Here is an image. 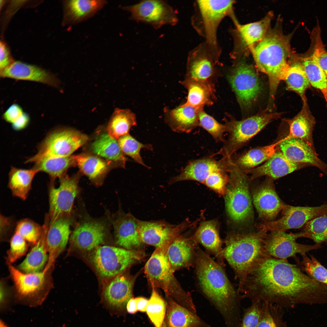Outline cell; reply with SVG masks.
<instances>
[{
	"label": "cell",
	"mask_w": 327,
	"mask_h": 327,
	"mask_svg": "<svg viewBox=\"0 0 327 327\" xmlns=\"http://www.w3.org/2000/svg\"><path fill=\"white\" fill-rule=\"evenodd\" d=\"M238 291L263 298L327 303V286L305 274L297 265L269 256L253 267Z\"/></svg>",
	"instance_id": "cell-1"
},
{
	"label": "cell",
	"mask_w": 327,
	"mask_h": 327,
	"mask_svg": "<svg viewBox=\"0 0 327 327\" xmlns=\"http://www.w3.org/2000/svg\"><path fill=\"white\" fill-rule=\"evenodd\" d=\"M258 69L268 76L269 84L268 106H274L279 84L285 80L289 66L290 48L288 38L279 31L274 30L251 48Z\"/></svg>",
	"instance_id": "cell-2"
},
{
	"label": "cell",
	"mask_w": 327,
	"mask_h": 327,
	"mask_svg": "<svg viewBox=\"0 0 327 327\" xmlns=\"http://www.w3.org/2000/svg\"><path fill=\"white\" fill-rule=\"evenodd\" d=\"M194 265L203 293L222 312H229L237 293L222 265L198 248L196 249Z\"/></svg>",
	"instance_id": "cell-3"
},
{
	"label": "cell",
	"mask_w": 327,
	"mask_h": 327,
	"mask_svg": "<svg viewBox=\"0 0 327 327\" xmlns=\"http://www.w3.org/2000/svg\"><path fill=\"white\" fill-rule=\"evenodd\" d=\"M267 234V232L259 230L231 233L226 237L223 255L238 280V288L242 286L253 267L261 259L269 256L264 247Z\"/></svg>",
	"instance_id": "cell-4"
},
{
	"label": "cell",
	"mask_w": 327,
	"mask_h": 327,
	"mask_svg": "<svg viewBox=\"0 0 327 327\" xmlns=\"http://www.w3.org/2000/svg\"><path fill=\"white\" fill-rule=\"evenodd\" d=\"M233 0H197L191 24L197 33L205 39L204 42L215 61L218 62L221 53L217 38L218 27L227 16L235 18Z\"/></svg>",
	"instance_id": "cell-5"
},
{
	"label": "cell",
	"mask_w": 327,
	"mask_h": 327,
	"mask_svg": "<svg viewBox=\"0 0 327 327\" xmlns=\"http://www.w3.org/2000/svg\"><path fill=\"white\" fill-rule=\"evenodd\" d=\"M167 247L156 248L145 264L144 271L152 288L162 289L183 306H194L191 296L181 287L175 278L167 254Z\"/></svg>",
	"instance_id": "cell-6"
},
{
	"label": "cell",
	"mask_w": 327,
	"mask_h": 327,
	"mask_svg": "<svg viewBox=\"0 0 327 327\" xmlns=\"http://www.w3.org/2000/svg\"><path fill=\"white\" fill-rule=\"evenodd\" d=\"M282 114L281 113L262 111L239 121L229 116L225 124L227 128L228 138L215 155L220 154L226 158H231L266 126L279 118Z\"/></svg>",
	"instance_id": "cell-7"
},
{
	"label": "cell",
	"mask_w": 327,
	"mask_h": 327,
	"mask_svg": "<svg viewBox=\"0 0 327 327\" xmlns=\"http://www.w3.org/2000/svg\"><path fill=\"white\" fill-rule=\"evenodd\" d=\"M229 181L224 196L228 214L233 222L238 223L250 222L253 218V212L246 174L229 160Z\"/></svg>",
	"instance_id": "cell-8"
},
{
	"label": "cell",
	"mask_w": 327,
	"mask_h": 327,
	"mask_svg": "<svg viewBox=\"0 0 327 327\" xmlns=\"http://www.w3.org/2000/svg\"><path fill=\"white\" fill-rule=\"evenodd\" d=\"M6 263L13 282V292L20 299L40 301L44 299L53 288L52 273L54 265L45 266L39 272L25 273L12 264Z\"/></svg>",
	"instance_id": "cell-9"
},
{
	"label": "cell",
	"mask_w": 327,
	"mask_h": 327,
	"mask_svg": "<svg viewBox=\"0 0 327 327\" xmlns=\"http://www.w3.org/2000/svg\"><path fill=\"white\" fill-rule=\"evenodd\" d=\"M143 252L114 246H99L94 249L92 261L98 273L106 278L121 274L145 256Z\"/></svg>",
	"instance_id": "cell-10"
},
{
	"label": "cell",
	"mask_w": 327,
	"mask_h": 327,
	"mask_svg": "<svg viewBox=\"0 0 327 327\" xmlns=\"http://www.w3.org/2000/svg\"><path fill=\"white\" fill-rule=\"evenodd\" d=\"M88 139L87 136L72 129L61 127L54 128L49 132L39 144L36 154L28 159L71 156L85 144Z\"/></svg>",
	"instance_id": "cell-11"
},
{
	"label": "cell",
	"mask_w": 327,
	"mask_h": 327,
	"mask_svg": "<svg viewBox=\"0 0 327 327\" xmlns=\"http://www.w3.org/2000/svg\"><path fill=\"white\" fill-rule=\"evenodd\" d=\"M227 78L240 107L244 109L249 108L262 91L254 68L244 60H240L233 65Z\"/></svg>",
	"instance_id": "cell-12"
},
{
	"label": "cell",
	"mask_w": 327,
	"mask_h": 327,
	"mask_svg": "<svg viewBox=\"0 0 327 327\" xmlns=\"http://www.w3.org/2000/svg\"><path fill=\"white\" fill-rule=\"evenodd\" d=\"M282 211V215L280 219L258 225L259 230L285 232L303 227L315 219L327 216V203L316 206H293L286 204Z\"/></svg>",
	"instance_id": "cell-13"
},
{
	"label": "cell",
	"mask_w": 327,
	"mask_h": 327,
	"mask_svg": "<svg viewBox=\"0 0 327 327\" xmlns=\"http://www.w3.org/2000/svg\"><path fill=\"white\" fill-rule=\"evenodd\" d=\"M122 8L130 13L131 19L150 25L155 28L165 25H174L178 21L174 9L163 0H143Z\"/></svg>",
	"instance_id": "cell-14"
},
{
	"label": "cell",
	"mask_w": 327,
	"mask_h": 327,
	"mask_svg": "<svg viewBox=\"0 0 327 327\" xmlns=\"http://www.w3.org/2000/svg\"><path fill=\"white\" fill-rule=\"evenodd\" d=\"M137 230L143 243L156 248L168 247L184 230L192 225L188 220L177 225L163 220L144 221L137 219Z\"/></svg>",
	"instance_id": "cell-15"
},
{
	"label": "cell",
	"mask_w": 327,
	"mask_h": 327,
	"mask_svg": "<svg viewBox=\"0 0 327 327\" xmlns=\"http://www.w3.org/2000/svg\"><path fill=\"white\" fill-rule=\"evenodd\" d=\"M302 237L301 232L287 233L285 231H274L267 234L264 247L267 254L273 258L287 260L290 257L307 254L309 251L322 247L321 245H306L297 243L296 239Z\"/></svg>",
	"instance_id": "cell-16"
},
{
	"label": "cell",
	"mask_w": 327,
	"mask_h": 327,
	"mask_svg": "<svg viewBox=\"0 0 327 327\" xmlns=\"http://www.w3.org/2000/svg\"><path fill=\"white\" fill-rule=\"evenodd\" d=\"M60 184L55 187L50 183L48 189L49 222L58 218L71 215L74 199L79 190L78 180L64 174L59 178Z\"/></svg>",
	"instance_id": "cell-17"
},
{
	"label": "cell",
	"mask_w": 327,
	"mask_h": 327,
	"mask_svg": "<svg viewBox=\"0 0 327 327\" xmlns=\"http://www.w3.org/2000/svg\"><path fill=\"white\" fill-rule=\"evenodd\" d=\"M273 180L269 178L252 192L253 201L259 217L265 222L274 220L286 204L276 192Z\"/></svg>",
	"instance_id": "cell-18"
},
{
	"label": "cell",
	"mask_w": 327,
	"mask_h": 327,
	"mask_svg": "<svg viewBox=\"0 0 327 327\" xmlns=\"http://www.w3.org/2000/svg\"><path fill=\"white\" fill-rule=\"evenodd\" d=\"M229 158L223 157L218 160L211 157L194 160L189 163L179 174L172 178L169 183L184 180H193L203 183L215 171H229Z\"/></svg>",
	"instance_id": "cell-19"
},
{
	"label": "cell",
	"mask_w": 327,
	"mask_h": 327,
	"mask_svg": "<svg viewBox=\"0 0 327 327\" xmlns=\"http://www.w3.org/2000/svg\"><path fill=\"white\" fill-rule=\"evenodd\" d=\"M278 146L280 151L290 160L316 167L327 175V164L319 158L315 149L301 140L287 136L280 140Z\"/></svg>",
	"instance_id": "cell-20"
},
{
	"label": "cell",
	"mask_w": 327,
	"mask_h": 327,
	"mask_svg": "<svg viewBox=\"0 0 327 327\" xmlns=\"http://www.w3.org/2000/svg\"><path fill=\"white\" fill-rule=\"evenodd\" d=\"M114 278L107 286L103 293L106 308L114 314L125 309L132 298L134 281V278L122 274Z\"/></svg>",
	"instance_id": "cell-21"
},
{
	"label": "cell",
	"mask_w": 327,
	"mask_h": 327,
	"mask_svg": "<svg viewBox=\"0 0 327 327\" xmlns=\"http://www.w3.org/2000/svg\"><path fill=\"white\" fill-rule=\"evenodd\" d=\"M0 75L3 78L34 81L56 88H59L60 84L58 78L51 72L36 65L18 61H14L1 71Z\"/></svg>",
	"instance_id": "cell-22"
},
{
	"label": "cell",
	"mask_w": 327,
	"mask_h": 327,
	"mask_svg": "<svg viewBox=\"0 0 327 327\" xmlns=\"http://www.w3.org/2000/svg\"><path fill=\"white\" fill-rule=\"evenodd\" d=\"M216 63L205 43L200 44L188 54L186 78L208 81L214 74Z\"/></svg>",
	"instance_id": "cell-23"
},
{
	"label": "cell",
	"mask_w": 327,
	"mask_h": 327,
	"mask_svg": "<svg viewBox=\"0 0 327 327\" xmlns=\"http://www.w3.org/2000/svg\"><path fill=\"white\" fill-rule=\"evenodd\" d=\"M71 223L70 215L61 216L49 222L46 235L48 260L46 266L54 265L56 260L66 247Z\"/></svg>",
	"instance_id": "cell-24"
},
{
	"label": "cell",
	"mask_w": 327,
	"mask_h": 327,
	"mask_svg": "<svg viewBox=\"0 0 327 327\" xmlns=\"http://www.w3.org/2000/svg\"><path fill=\"white\" fill-rule=\"evenodd\" d=\"M107 229L104 224L96 220H85L77 225L70 236L72 245L85 250L94 249L104 241Z\"/></svg>",
	"instance_id": "cell-25"
},
{
	"label": "cell",
	"mask_w": 327,
	"mask_h": 327,
	"mask_svg": "<svg viewBox=\"0 0 327 327\" xmlns=\"http://www.w3.org/2000/svg\"><path fill=\"white\" fill-rule=\"evenodd\" d=\"M310 165L293 162L280 151L275 154L261 165L243 172L251 174L250 179L266 176L273 180L284 176Z\"/></svg>",
	"instance_id": "cell-26"
},
{
	"label": "cell",
	"mask_w": 327,
	"mask_h": 327,
	"mask_svg": "<svg viewBox=\"0 0 327 327\" xmlns=\"http://www.w3.org/2000/svg\"><path fill=\"white\" fill-rule=\"evenodd\" d=\"M137 219L130 213H126L121 211L114 220L116 243L123 248L136 250L143 243L137 230Z\"/></svg>",
	"instance_id": "cell-27"
},
{
	"label": "cell",
	"mask_w": 327,
	"mask_h": 327,
	"mask_svg": "<svg viewBox=\"0 0 327 327\" xmlns=\"http://www.w3.org/2000/svg\"><path fill=\"white\" fill-rule=\"evenodd\" d=\"M197 244L191 238L181 234L168 246L167 256L173 272L183 268H189L194 264Z\"/></svg>",
	"instance_id": "cell-28"
},
{
	"label": "cell",
	"mask_w": 327,
	"mask_h": 327,
	"mask_svg": "<svg viewBox=\"0 0 327 327\" xmlns=\"http://www.w3.org/2000/svg\"><path fill=\"white\" fill-rule=\"evenodd\" d=\"M49 219L47 213L43 225L42 234L38 241L32 246L24 260L16 268L25 273L41 272L45 268L48 260L46 242V235Z\"/></svg>",
	"instance_id": "cell-29"
},
{
	"label": "cell",
	"mask_w": 327,
	"mask_h": 327,
	"mask_svg": "<svg viewBox=\"0 0 327 327\" xmlns=\"http://www.w3.org/2000/svg\"><path fill=\"white\" fill-rule=\"evenodd\" d=\"M200 109L184 104L172 109L165 108V120L174 131L189 133L200 126L198 118Z\"/></svg>",
	"instance_id": "cell-30"
},
{
	"label": "cell",
	"mask_w": 327,
	"mask_h": 327,
	"mask_svg": "<svg viewBox=\"0 0 327 327\" xmlns=\"http://www.w3.org/2000/svg\"><path fill=\"white\" fill-rule=\"evenodd\" d=\"M191 238L197 244L200 243L213 255L219 263L222 266L224 265L222 241L215 221H207L201 223Z\"/></svg>",
	"instance_id": "cell-31"
},
{
	"label": "cell",
	"mask_w": 327,
	"mask_h": 327,
	"mask_svg": "<svg viewBox=\"0 0 327 327\" xmlns=\"http://www.w3.org/2000/svg\"><path fill=\"white\" fill-rule=\"evenodd\" d=\"M167 327H209L194 313L167 296Z\"/></svg>",
	"instance_id": "cell-32"
},
{
	"label": "cell",
	"mask_w": 327,
	"mask_h": 327,
	"mask_svg": "<svg viewBox=\"0 0 327 327\" xmlns=\"http://www.w3.org/2000/svg\"><path fill=\"white\" fill-rule=\"evenodd\" d=\"M306 101L301 111L291 119H285L288 124L289 137L299 139L315 149L313 138V132L315 124V119L308 109Z\"/></svg>",
	"instance_id": "cell-33"
},
{
	"label": "cell",
	"mask_w": 327,
	"mask_h": 327,
	"mask_svg": "<svg viewBox=\"0 0 327 327\" xmlns=\"http://www.w3.org/2000/svg\"><path fill=\"white\" fill-rule=\"evenodd\" d=\"M271 17V14H269L258 21L244 25L233 20L241 46L252 48L261 40L267 32Z\"/></svg>",
	"instance_id": "cell-34"
},
{
	"label": "cell",
	"mask_w": 327,
	"mask_h": 327,
	"mask_svg": "<svg viewBox=\"0 0 327 327\" xmlns=\"http://www.w3.org/2000/svg\"><path fill=\"white\" fill-rule=\"evenodd\" d=\"M26 163L34 164L33 168L39 172L47 174L50 179V183H54L55 180L65 174L68 169L76 165L74 155L66 157H45L28 160Z\"/></svg>",
	"instance_id": "cell-35"
},
{
	"label": "cell",
	"mask_w": 327,
	"mask_h": 327,
	"mask_svg": "<svg viewBox=\"0 0 327 327\" xmlns=\"http://www.w3.org/2000/svg\"><path fill=\"white\" fill-rule=\"evenodd\" d=\"M188 91L186 102L183 104L198 109L213 103L214 89L208 81H200L186 78L181 82Z\"/></svg>",
	"instance_id": "cell-36"
},
{
	"label": "cell",
	"mask_w": 327,
	"mask_h": 327,
	"mask_svg": "<svg viewBox=\"0 0 327 327\" xmlns=\"http://www.w3.org/2000/svg\"><path fill=\"white\" fill-rule=\"evenodd\" d=\"M280 140L272 144L250 150L235 158L231 159L233 164L243 172L254 168L266 162L276 151Z\"/></svg>",
	"instance_id": "cell-37"
},
{
	"label": "cell",
	"mask_w": 327,
	"mask_h": 327,
	"mask_svg": "<svg viewBox=\"0 0 327 327\" xmlns=\"http://www.w3.org/2000/svg\"><path fill=\"white\" fill-rule=\"evenodd\" d=\"M38 172L33 168L25 169L12 167L8 174V186L12 195L23 200L26 199L33 179Z\"/></svg>",
	"instance_id": "cell-38"
},
{
	"label": "cell",
	"mask_w": 327,
	"mask_h": 327,
	"mask_svg": "<svg viewBox=\"0 0 327 327\" xmlns=\"http://www.w3.org/2000/svg\"><path fill=\"white\" fill-rule=\"evenodd\" d=\"M91 148L95 154L125 167L127 159L118 142L108 133H104L98 136L92 144Z\"/></svg>",
	"instance_id": "cell-39"
},
{
	"label": "cell",
	"mask_w": 327,
	"mask_h": 327,
	"mask_svg": "<svg viewBox=\"0 0 327 327\" xmlns=\"http://www.w3.org/2000/svg\"><path fill=\"white\" fill-rule=\"evenodd\" d=\"M105 0H72L67 2V15L71 22L77 24L93 16L106 4Z\"/></svg>",
	"instance_id": "cell-40"
},
{
	"label": "cell",
	"mask_w": 327,
	"mask_h": 327,
	"mask_svg": "<svg viewBox=\"0 0 327 327\" xmlns=\"http://www.w3.org/2000/svg\"><path fill=\"white\" fill-rule=\"evenodd\" d=\"M74 157L81 171L92 180L97 181L102 178L109 169V162L97 156L82 154Z\"/></svg>",
	"instance_id": "cell-41"
},
{
	"label": "cell",
	"mask_w": 327,
	"mask_h": 327,
	"mask_svg": "<svg viewBox=\"0 0 327 327\" xmlns=\"http://www.w3.org/2000/svg\"><path fill=\"white\" fill-rule=\"evenodd\" d=\"M135 114L128 109L116 108L108 124V134L116 139L129 134L131 128L137 125Z\"/></svg>",
	"instance_id": "cell-42"
},
{
	"label": "cell",
	"mask_w": 327,
	"mask_h": 327,
	"mask_svg": "<svg viewBox=\"0 0 327 327\" xmlns=\"http://www.w3.org/2000/svg\"><path fill=\"white\" fill-rule=\"evenodd\" d=\"M285 80L288 89L298 94L303 101H306L305 92L309 82L301 63L295 62L289 64Z\"/></svg>",
	"instance_id": "cell-43"
},
{
	"label": "cell",
	"mask_w": 327,
	"mask_h": 327,
	"mask_svg": "<svg viewBox=\"0 0 327 327\" xmlns=\"http://www.w3.org/2000/svg\"><path fill=\"white\" fill-rule=\"evenodd\" d=\"M164 300L156 290L152 288L148 300L146 312L155 327H161L166 315L167 306Z\"/></svg>",
	"instance_id": "cell-44"
},
{
	"label": "cell",
	"mask_w": 327,
	"mask_h": 327,
	"mask_svg": "<svg viewBox=\"0 0 327 327\" xmlns=\"http://www.w3.org/2000/svg\"><path fill=\"white\" fill-rule=\"evenodd\" d=\"M301 256L302 260L296 261L301 269L313 279L327 286V269L312 255Z\"/></svg>",
	"instance_id": "cell-45"
},
{
	"label": "cell",
	"mask_w": 327,
	"mask_h": 327,
	"mask_svg": "<svg viewBox=\"0 0 327 327\" xmlns=\"http://www.w3.org/2000/svg\"><path fill=\"white\" fill-rule=\"evenodd\" d=\"M303 227V237L311 239L316 244H327V216L315 219Z\"/></svg>",
	"instance_id": "cell-46"
},
{
	"label": "cell",
	"mask_w": 327,
	"mask_h": 327,
	"mask_svg": "<svg viewBox=\"0 0 327 327\" xmlns=\"http://www.w3.org/2000/svg\"><path fill=\"white\" fill-rule=\"evenodd\" d=\"M117 141L123 153L131 157L137 163L149 168L144 163L140 152L142 149L153 150L152 145L141 143L129 134L119 137Z\"/></svg>",
	"instance_id": "cell-47"
},
{
	"label": "cell",
	"mask_w": 327,
	"mask_h": 327,
	"mask_svg": "<svg viewBox=\"0 0 327 327\" xmlns=\"http://www.w3.org/2000/svg\"><path fill=\"white\" fill-rule=\"evenodd\" d=\"M302 64L309 83L321 90L327 87V78L325 73L312 56L305 58Z\"/></svg>",
	"instance_id": "cell-48"
},
{
	"label": "cell",
	"mask_w": 327,
	"mask_h": 327,
	"mask_svg": "<svg viewBox=\"0 0 327 327\" xmlns=\"http://www.w3.org/2000/svg\"><path fill=\"white\" fill-rule=\"evenodd\" d=\"M43 226L32 220L25 218L17 222L15 232L18 233L32 246L39 240L43 232Z\"/></svg>",
	"instance_id": "cell-49"
},
{
	"label": "cell",
	"mask_w": 327,
	"mask_h": 327,
	"mask_svg": "<svg viewBox=\"0 0 327 327\" xmlns=\"http://www.w3.org/2000/svg\"><path fill=\"white\" fill-rule=\"evenodd\" d=\"M199 125L206 130L216 142L225 140L224 134L227 132L226 125L219 123L213 117L206 113L203 109L198 112Z\"/></svg>",
	"instance_id": "cell-50"
},
{
	"label": "cell",
	"mask_w": 327,
	"mask_h": 327,
	"mask_svg": "<svg viewBox=\"0 0 327 327\" xmlns=\"http://www.w3.org/2000/svg\"><path fill=\"white\" fill-rule=\"evenodd\" d=\"M9 242L10 248L7 252L6 262L12 264L26 253L29 245L22 237L15 232L11 237Z\"/></svg>",
	"instance_id": "cell-51"
},
{
	"label": "cell",
	"mask_w": 327,
	"mask_h": 327,
	"mask_svg": "<svg viewBox=\"0 0 327 327\" xmlns=\"http://www.w3.org/2000/svg\"><path fill=\"white\" fill-rule=\"evenodd\" d=\"M229 179V171H217L210 174L203 183L217 193L224 196Z\"/></svg>",
	"instance_id": "cell-52"
},
{
	"label": "cell",
	"mask_w": 327,
	"mask_h": 327,
	"mask_svg": "<svg viewBox=\"0 0 327 327\" xmlns=\"http://www.w3.org/2000/svg\"><path fill=\"white\" fill-rule=\"evenodd\" d=\"M311 56L323 71L327 78V51L320 36H317L316 37L313 53Z\"/></svg>",
	"instance_id": "cell-53"
},
{
	"label": "cell",
	"mask_w": 327,
	"mask_h": 327,
	"mask_svg": "<svg viewBox=\"0 0 327 327\" xmlns=\"http://www.w3.org/2000/svg\"><path fill=\"white\" fill-rule=\"evenodd\" d=\"M16 224L12 218L7 217L0 214V237L1 241L9 242L14 234V229H15Z\"/></svg>",
	"instance_id": "cell-54"
},
{
	"label": "cell",
	"mask_w": 327,
	"mask_h": 327,
	"mask_svg": "<svg viewBox=\"0 0 327 327\" xmlns=\"http://www.w3.org/2000/svg\"><path fill=\"white\" fill-rule=\"evenodd\" d=\"M260 312L256 306H253L245 315L242 327H257L260 321Z\"/></svg>",
	"instance_id": "cell-55"
},
{
	"label": "cell",
	"mask_w": 327,
	"mask_h": 327,
	"mask_svg": "<svg viewBox=\"0 0 327 327\" xmlns=\"http://www.w3.org/2000/svg\"><path fill=\"white\" fill-rule=\"evenodd\" d=\"M24 112L21 107L19 105L13 104L4 113L3 118L5 121L12 124L19 119Z\"/></svg>",
	"instance_id": "cell-56"
},
{
	"label": "cell",
	"mask_w": 327,
	"mask_h": 327,
	"mask_svg": "<svg viewBox=\"0 0 327 327\" xmlns=\"http://www.w3.org/2000/svg\"><path fill=\"white\" fill-rule=\"evenodd\" d=\"M0 70L2 71L10 65L12 61L8 49L5 44L1 41L0 43Z\"/></svg>",
	"instance_id": "cell-57"
},
{
	"label": "cell",
	"mask_w": 327,
	"mask_h": 327,
	"mask_svg": "<svg viewBox=\"0 0 327 327\" xmlns=\"http://www.w3.org/2000/svg\"><path fill=\"white\" fill-rule=\"evenodd\" d=\"M30 117L28 115L24 112L19 119L12 124V127L15 130H20L26 128L28 125Z\"/></svg>",
	"instance_id": "cell-58"
},
{
	"label": "cell",
	"mask_w": 327,
	"mask_h": 327,
	"mask_svg": "<svg viewBox=\"0 0 327 327\" xmlns=\"http://www.w3.org/2000/svg\"><path fill=\"white\" fill-rule=\"evenodd\" d=\"M257 327H276L272 317L269 315L260 320Z\"/></svg>",
	"instance_id": "cell-59"
},
{
	"label": "cell",
	"mask_w": 327,
	"mask_h": 327,
	"mask_svg": "<svg viewBox=\"0 0 327 327\" xmlns=\"http://www.w3.org/2000/svg\"><path fill=\"white\" fill-rule=\"evenodd\" d=\"M137 310L141 312H146L148 300L142 297L135 298Z\"/></svg>",
	"instance_id": "cell-60"
},
{
	"label": "cell",
	"mask_w": 327,
	"mask_h": 327,
	"mask_svg": "<svg viewBox=\"0 0 327 327\" xmlns=\"http://www.w3.org/2000/svg\"><path fill=\"white\" fill-rule=\"evenodd\" d=\"M126 309L127 312L131 314H135L138 311L135 298H131L129 300L126 305Z\"/></svg>",
	"instance_id": "cell-61"
},
{
	"label": "cell",
	"mask_w": 327,
	"mask_h": 327,
	"mask_svg": "<svg viewBox=\"0 0 327 327\" xmlns=\"http://www.w3.org/2000/svg\"><path fill=\"white\" fill-rule=\"evenodd\" d=\"M327 102V87L321 90Z\"/></svg>",
	"instance_id": "cell-62"
},
{
	"label": "cell",
	"mask_w": 327,
	"mask_h": 327,
	"mask_svg": "<svg viewBox=\"0 0 327 327\" xmlns=\"http://www.w3.org/2000/svg\"><path fill=\"white\" fill-rule=\"evenodd\" d=\"M161 327H167L165 322L164 321Z\"/></svg>",
	"instance_id": "cell-63"
},
{
	"label": "cell",
	"mask_w": 327,
	"mask_h": 327,
	"mask_svg": "<svg viewBox=\"0 0 327 327\" xmlns=\"http://www.w3.org/2000/svg\"><path fill=\"white\" fill-rule=\"evenodd\" d=\"M1 327H7V326H6V325H5V324H2V325H1Z\"/></svg>",
	"instance_id": "cell-64"
}]
</instances>
